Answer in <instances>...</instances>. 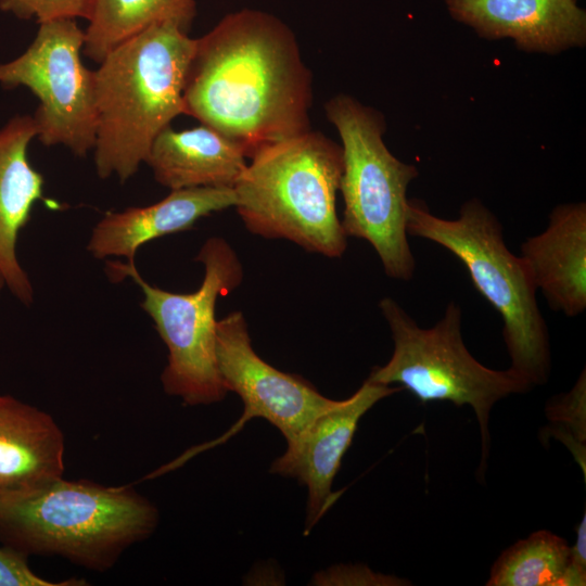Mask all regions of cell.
Segmentation results:
<instances>
[{"instance_id": "1", "label": "cell", "mask_w": 586, "mask_h": 586, "mask_svg": "<svg viewBox=\"0 0 586 586\" xmlns=\"http://www.w3.org/2000/svg\"><path fill=\"white\" fill-rule=\"evenodd\" d=\"M311 85L293 31L269 13L241 10L195 39L184 112L251 157L311 130Z\"/></svg>"}, {"instance_id": "2", "label": "cell", "mask_w": 586, "mask_h": 586, "mask_svg": "<svg viewBox=\"0 0 586 586\" xmlns=\"http://www.w3.org/2000/svg\"><path fill=\"white\" fill-rule=\"evenodd\" d=\"M175 23L156 24L112 50L93 71L101 179L127 181L156 136L184 112L183 91L195 39Z\"/></svg>"}, {"instance_id": "3", "label": "cell", "mask_w": 586, "mask_h": 586, "mask_svg": "<svg viewBox=\"0 0 586 586\" xmlns=\"http://www.w3.org/2000/svg\"><path fill=\"white\" fill-rule=\"evenodd\" d=\"M154 505L131 486L63 477L40 487L0 492V543L26 556H59L106 571L155 530Z\"/></svg>"}, {"instance_id": "4", "label": "cell", "mask_w": 586, "mask_h": 586, "mask_svg": "<svg viewBox=\"0 0 586 586\" xmlns=\"http://www.w3.org/2000/svg\"><path fill=\"white\" fill-rule=\"evenodd\" d=\"M250 158L233 187L234 207L246 229L341 257L348 238L336 214L342 146L309 130L264 146Z\"/></svg>"}, {"instance_id": "5", "label": "cell", "mask_w": 586, "mask_h": 586, "mask_svg": "<svg viewBox=\"0 0 586 586\" xmlns=\"http://www.w3.org/2000/svg\"><path fill=\"white\" fill-rule=\"evenodd\" d=\"M407 233L440 244L466 267L477 292L502 319L510 367L532 387L548 381L551 366L547 323L536 286L521 256L509 251L502 225L476 198L464 202L456 219L433 215L418 199H408Z\"/></svg>"}, {"instance_id": "6", "label": "cell", "mask_w": 586, "mask_h": 586, "mask_svg": "<svg viewBox=\"0 0 586 586\" xmlns=\"http://www.w3.org/2000/svg\"><path fill=\"white\" fill-rule=\"evenodd\" d=\"M324 111L343 151L340 191L345 234L368 241L387 277L411 279L416 260L407 239V190L418 168L387 149L386 124L377 110L340 93L326 103Z\"/></svg>"}, {"instance_id": "7", "label": "cell", "mask_w": 586, "mask_h": 586, "mask_svg": "<svg viewBox=\"0 0 586 586\" xmlns=\"http://www.w3.org/2000/svg\"><path fill=\"white\" fill-rule=\"evenodd\" d=\"M195 260L203 265L204 277L200 288L190 293L150 284L136 263L106 262V273L113 282L130 278L140 288L141 307L168 351L161 375L163 388L190 406L219 402L228 393L216 357V304L219 296L239 286L243 279L241 262L222 238L207 239Z\"/></svg>"}, {"instance_id": "8", "label": "cell", "mask_w": 586, "mask_h": 586, "mask_svg": "<svg viewBox=\"0 0 586 586\" xmlns=\"http://www.w3.org/2000/svg\"><path fill=\"white\" fill-rule=\"evenodd\" d=\"M379 307L390 327L394 351L384 366L372 369L368 380L383 385L397 383L421 403L470 406L479 423L485 462L492 408L532 386L509 368L491 369L471 355L462 337V311L455 302L431 328H421L392 297L382 298Z\"/></svg>"}, {"instance_id": "9", "label": "cell", "mask_w": 586, "mask_h": 586, "mask_svg": "<svg viewBox=\"0 0 586 586\" xmlns=\"http://www.w3.org/2000/svg\"><path fill=\"white\" fill-rule=\"evenodd\" d=\"M84 39L75 18L43 22L21 55L0 64L1 86L25 87L39 101L36 138L78 156L94 149L97 136L94 75L81 61Z\"/></svg>"}, {"instance_id": "10", "label": "cell", "mask_w": 586, "mask_h": 586, "mask_svg": "<svg viewBox=\"0 0 586 586\" xmlns=\"http://www.w3.org/2000/svg\"><path fill=\"white\" fill-rule=\"evenodd\" d=\"M216 357L226 388L244 403V413L232 433L252 418H264L279 429L288 443L339 402L321 395L301 377L263 360L252 346L241 311L218 320Z\"/></svg>"}, {"instance_id": "11", "label": "cell", "mask_w": 586, "mask_h": 586, "mask_svg": "<svg viewBox=\"0 0 586 586\" xmlns=\"http://www.w3.org/2000/svg\"><path fill=\"white\" fill-rule=\"evenodd\" d=\"M402 387H393L366 380L348 398L315 418L277 458L270 472L294 477L307 486V530L336 500L337 494L331 489L357 425L362 416L380 399Z\"/></svg>"}, {"instance_id": "12", "label": "cell", "mask_w": 586, "mask_h": 586, "mask_svg": "<svg viewBox=\"0 0 586 586\" xmlns=\"http://www.w3.org/2000/svg\"><path fill=\"white\" fill-rule=\"evenodd\" d=\"M449 14L487 40L509 38L526 52L557 54L586 43L576 0H445Z\"/></svg>"}, {"instance_id": "13", "label": "cell", "mask_w": 586, "mask_h": 586, "mask_svg": "<svg viewBox=\"0 0 586 586\" xmlns=\"http://www.w3.org/2000/svg\"><path fill=\"white\" fill-rule=\"evenodd\" d=\"M234 205L232 188L170 190L151 205L106 213L92 228L87 251L98 259L126 258L133 264L138 250L148 242L187 231L202 217Z\"/></svg>"}, {"instance_id": "14", "label": "cell", "mask_w": 586, "mask_h": 586, "mask_svg": "<svg viewBox=\"0 0 586 586\" xmlns=\"http://www.w3.org/2000/svg\"><path fill=\"white\" fill-rule=\"evenodd\" d=\"M521 258L553 311L575 317L586 308V204L553 207L547 228L521 244Z\"/></svg>"}, {"instance_id": "15", "label": "cell", "mask_w": 586, "mask_h": 586, "mask_svg": "<svg viewBox=\"0 0 586 586\" xmlns=\"http://www.w3.org/2000/svg\"><path fill=\"white\" fill-rule=\"evenodd\" d=\"M36 138L33 116L12 117L0 128V271L7 288L23 304L34 301V289L16 255L18 233L43 195V177L28 161Z\"/></svg>"}, {"instance_id": "16", "label": "cell", "mask_w": 586, "mask_h": 586, "mask_svg": "<svg viewBox=\"0 0 586 586\" xmlns=\"http://www.w3.org/2000/svg\"><path fill=\"white\" fill-rule=\"evenodd\" d=\"M64 435L46 411L0 395V492L40 487L63 477Z\"/></svg>"}, {"instance_id": "17", "label": "cell", "mask_w": 586, "mask_h": 586, "mask_svg": "<svg viewBox=\"0 0 586 586\" xmlns=\"http://www.w3.org/2000/svg\"><path fill=\"white\" fill-rule=\"evenodd\" d=\"M246 155L235 143L202 125L186 130L164 128L145 163L154 179L170 190L232 188L245 169Z\"/></svg>"}, {"instance_id": "18", "label": "cell", "mask_w": 586, "mask_h": 586, "mask_svg": "<svg viewBox=\"0 0 586 586\" xmlns=\"http://www.w3.org/2000/svg\"><path fill=\"white\" fill-rule=\"evenodd\" d=\"M194 0H90L82 52L100 63L112 50L148 28L175 23L188 31Z\"/></svg>"}, {"instance_id": "19", "label": "cell", "mask_w": 586, "mask_h": 586, "mask_svg": "<svg viewBox=\"0 0 586 586\" xmlns=\"http://www.w3.org/2000/svg\"><path fill=\"white\" fill-rule=\"evenodd\" d=\"M571 562L568 542L540 530L518 540L495 561L487 586H566Z\"/></svg>"}, {"instance_id": "20", "label": "cell", "mask_w": 586, "mask_h": 586, "mask_svg": "<svg viewBox=\"0 0 586 586\" xmlns=\"http://www.w3.org/2000/svg\"><path fill=\"white\" fill-rule=\"evenodd\" d=\"M553 436L565 444L585 474L586 442V374H579L575 385L565 394L552 398L546 406Z\"/></svg>"}, {"instance_id": "21", "label": "cell", "mask_w": 586, "mask_h": 586, "mask_svg": "<svg viewBox=\"0 0 586 586\" xmlns=\"http://www.w3.org/2000/svg\"><path fill=\"white\" fill-rule=\"evenodd\" d=\"M90 0H0V9L39 24L56 18L87 17Z\"/></svg>"}, {"instance_id": "22", "label": "cell", "mask_w": 586, "mask_h": 586, "mask_svg": "<svg viewBox=\"0 0 586 586\" xmlns=\"http://www.w3.org/2000/svg\"><path fill=\"white\" fill-rule=\"evenodd\" d=\"M28 556L3 545L0 547V586H84L81 578L52 582L37 575L28 565Z\"/></svg>"}, {"instance_id": "23", "label": "cell", "mask_w": 586, "mask_h": 586, "mask_svg": "<svg viewBox=\"0 0 586 586\" xmlns=\"http://www.w3.org/2000/svg\"><path fill=\"white\" fill-rule=\"evenodd\" d=\"M316 585H407V581L393 575L375 573L365 565H335L326 572L317 573Z\"/></svg>"}, {"instance_id": "24", "label": "cell", "mask_w": 586, "mask_h": 586, "mask_svg": "<svg viewBox=\"0 0 586 586\" xmlns=\"http://www.w3.org/2000/svg\"><path fill=\"white\" fill-rule=\"evenodd\" d=\"M586 584V513L576 527V540L571 546V562L566 576V586Z\"/></svg>"}, {"instance_id": "25", "label": "cell", "mask_w": 586, "mask_h": 586, "mask_svg": "<svg viewBox=\"0 0 586 586\" xmlns=\"http://www.w3.org/2000/svg\"><path fill=\"white\" fill-rule=\"evenodd\" d=\"M4 288H7V284H5V281H4V278H3L2 273L0 271V295H1V292H2V290Z\"/></svg>"}]
</instances>
